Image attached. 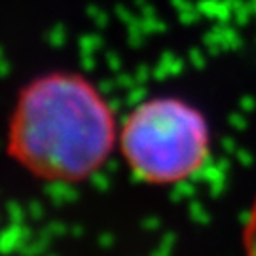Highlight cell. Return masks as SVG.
<instances>
[{
  "label": "cell",
  "mask_w": 256,
  "mask_h": 256,
  "mask_svg": "<svg viewBox=\"0 0 256 256\" xmlns=\"http://www.w3.org/2000/svg\"><path fill=\"white\" fill-rule=\"evenodd\" d=\"M120 124L97 86L80 72L52 70L16 97L6 124V154L34 180H90L118 146Z\"/></svg>",
  "instance_id": "obj_1"
},
{
  "label": "cell",
  "mask_w": 256,
  "mask_h": 256,
  "mask_svg": "<svg viewBox=\"0 0 256 256\" xmlns=\"http://www.w3.org/2000/svg\"><path fill=\"white\" fill-rule=\"evenodd\" d=\"M118 146L140 180L180 182L207 160L209 128L190 102L156 97L137 104L120 124Z\"/></svg>",
  "instance_id": "obj_2"
},
{
  "label": "cell",
  "mask_w": 256,
  "mask_h": 256,
  "mask_svg": "<svg viewBox=\"0 0 256 256\" xmlns=\"http://www.w3.org/2000/svg\"><path fill=\"white\" fill-rule=\"evenodd\" d=\"M243 247H245L247 256H256V200L252 203L245 230H243Z\"/></svg>",
  "instance_id": "obj_3"
}]
</instances>
